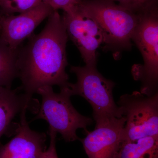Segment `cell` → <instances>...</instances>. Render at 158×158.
I'll return each instance as SVG.
<instances>
[{
	"label": "cell",
	"instance_id": "6da1fadb",
	"mask_svg": "<svg viewBox=\"0 0 158 158\" xmlns=\"http://www.w3.org/2000/svg\"><path fill=\"white\" fill-rule=\"evenodd\" d=\"M30 37L19 50L17 77L21 82L19 90L32 99L40 88L57 85L62 88L69 84L65 72L68 37L62 17L54 11L41 32Z\"/></svg>",
	"mask_w": 158,
	"mask_h": 158
},
{
	"label": "cell",
	"instance_id": "7a4b0ae2",
	"mask_svg": "<svg viewBox=\"0 0 158 158\" xmlns=\"http://www.w3.org/2000/svg\"><path fill=\"white\" fill-rule=\"evenodd\" d=\"M79 5L101 29L106 49L114 54L131 49L139 15L106 0H82Z\"/></svg>",
	"mask_w": 158,
	"mask_h": 158
},
{
	"label": "cell",
	"instance_id": "3957f363",
	"mask_svg": "<svg viewBox=\"0 0 158 158\" xmlns=\"http://www.w3.org/2000/svg\"><path fill=\"white\" fill-rule=\"evenodd\" d=\"M68 86L60 88L59 93L54 92L52 86L38 89L37 93L42 97V102L34 119L46 120L49 128L60 134L65 141L71 142L81 140L77 135V130L83 129L88 133L87 127L93 120L80 114L74 107Z\"/></svg>",
	"mask_w": 158,
	"mask_h": 158
},
{
	"label": "cell",
	"instance_id": "277c9868",
	"mask_svg": "<svg viewBox=\"0 0 158 158\" xmlns=\"http://www.w3.org/2000/svg\"><path fill=\"white\" fill-rule=\"evenodd\" d=\"M97 65L71 66V72L77 77L75 84L69 83L71 95H79L88 102L93 110L96 124L113 117H122L120 108L114 101L113 89L115 83L104 77L97 69Z\"/></svg>",
	"mask_w": 158,
	"mask_h": 158
},
{
	"label": "cell",
	"instance_id": "5b68a950",
	"mask_svg": "<svg viewBox=\"0 0 158 158\" xmlns=\"http://www.w3.org/2000/svg\"><path fill=\"white\" fill-rule=\"evenodd\" d=\"M139 16L132 41L141 52L144 63L133 66L132 73L135 80L141 82L140 92L152 96L158 93V8Z\"/></svg>",
	"mask_w": 158,
	"mask_h": 158
},
{
	"label": "cell",
	"instance_id": "8992f818",
	"mask_svg": "<svg viewBox=\"0 0 158 158\" xmlns=\"http://www.w3.org/2000/svg\"><path fill=\"white\" fill-rule=\"evenodd\" d=\"M117 105L126 119L123 142L158 136V93L150 96L137 91L123 94Z\"/></svg>",
	"mask_w": 158,
	"mask_h": 158
},
{
	"label": "cell",
	"instance_id": "52a82bcc",
	"mask_svg": "<svg viewBox=\"0 0 158 158\" xmlns=\"http://www.w3.org/2000/svg\"><path fill=\"white\" fill-rule=\"evenodd\" d=\"M79 3L64 11L62 21L68 37L76 46L86 65H97V50L103 44L102 32L95 21L82 10Z\"/></svg>",
	"mask_w": 158,
	"mask_h": 158
},
{
	"label": "cell",
	"instance_id": "ba28073f",
	"mask_svg": "<svg viewBox=\"0 0 158 158\" xmlns=\"http://www.w3.org/2000/svg\"><path fill=\"white\" fill-rule=\"evenodd\" d=\"M126 119L113 117L96 124L93 131H88L81 139L89 158H116L123 143Z\"/></svg>",
	"mask_w": 158,
	"mask_h": 158
},
{
	"label": "cell",
	"instance_id": "9c48e42d",
	"mask_svg": "<svg viewBox=\"0 0 158 158\" xmlns=\"http://www.w3.org/2000/svg\"><path fill=\"white\" fill-rule=\"evenodd\" d=\"M54 11L42 2L34 9L18 15H4L0 17V39L11 48L18 49L23 41Z\"/></svg>",
	"mask_w": 158,
	"mask_h": 158
},
{
	"label": "cell",
	"instance_id": "30bf717a",
	"mask_svg": "<svg viewBox=\"0 0 158 158\" xmlns=\"http://www.w3.org/2000/svg\"><path fill=\"white\" fill-rule=\"evenodd\" d=\"M24 109L20 113V122L15 137L0 146V158H39L46 149V135L31 130Z\"/></svg>",
	"mask_w": 158,
	"mask_h": 158
},
{
	"label": "cell",
	"instance_id": "8fae6325",
	"mask_svg": "<svg viewBox=\"0 0 158 158\" xmlns=\"http://www.w3.org/2000/svg\"><path fill=\"white\" fill-rule=\"evenodd\" d=\"M17 90L0 87V138L14 117L28 108L32 100L24 93H19Z\"/></svg>",
	"mask_w": 158,
	"mask_h": 158
},
{
	"label": "cell",
	"instance_id": "7c38bea8",
	"mask_svg": "<svg viewBox=\"0 0 158 158\" xmlns=\"http://www.w3.org/2000/svg\"><path fill=\"white\" fill-rule=\"evenodd\" d=\"M116 158H158V136L123 142Z\"/></svg>",
	"mask_w": 158,
	"mask_h": 158
},
{
	"label": "cell",
	"instance_id": "4fadbf2b",
	"mask_svg": "<svg viewBox=\"0 0 158 158\" xmlns=\"http://www.w3.org/2000/svg\"><path fill=\"white\" fill-rule=\"evenodd\" d=\"M18 49L11 48L0 39V87L11 88L18 76Z\"/></svg>",
	"mask_w": 158,
	"mask_h": 158
},
{
	"label": "cell",
	"instance_id": "5bb4252c",
	"mask_svg": "<svg viewBox=\"0 0 158 158\" xmlns=\"http://www.w3.org/2000/svg\"><path fill=\"white\" fill-rule=\"evenodd\" d=\"M42 0H0V8L5 15L24 13L38 6Z\"/></svg>",
	"mask_w": 158,
	"mask_h": 158
},
{
	"label": "cell",
	"instance_id": "9a60e30c",
	"mask_svg": "<svg viewBox=\"0 0 158 158\" xmlns=\"http://www.w3.org/2000/svg\"><path fill=\"white\" fill-rule=\"evenodd\" d=\"M118 2V6L140 15L158 8V0H106Z\"/></svg>",
	"mask_w": 158,
	"mask_h": 158
},
{
	"label": "cell",
	"instance_id": "2e32d148",
	"mask_svg": "<svg viewBox=\"0 0 158 158\" xmlns=\"http://www.w3.org/2000/svg\"><path fill=\"white\" fill-rule=\"evenodd\" d=\"M81 0H42V2L51 6L54 11L62 9L64 11L70 10L77 5Z\"/></svg>",
	"mask_w": 158,
	"mask_h": 158
},
{
	"label": "cell",
	"instance_id": "e0dca14e",
	"mask_svg": "<svg viewBox=\"0 0 158 158\" xmlns=\"http://www.w3.org/2000/svg\"><path fill=\"white\" fill-rule=\"evenodd\" d=\"M57 133L51 128H49V135L50 143L48 149L42 153L39 158H59L56 149V139Z\"/></svg>",
	"mask_w": 158,
	"mask_h": 158
}]
</instances>
